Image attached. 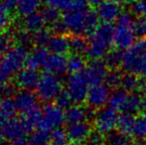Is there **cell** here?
Here are the masks:
<instances>
[{"instance_id":"6da1fadb","label":"cell","mask_w":146,"mask_h":145,"mask_svg":"<svg viewBox=\"0 0 146 145\" xmlns=\"http://www.w3.org/2000/svg\"><path fill=\"white\" fill-rule=\"evenodd\" d=\"M62 20L65 23L67 31L73 35H90L100 25V18L96 11L86 6L66 11Z\"/></svg>"},{"instance_id":"c3c4849f","label":"cell","mask_w":146,"mask_h":145,"mask_svg":"<svg viewBox=\"0 0 146 145\" xmlns=\"http://www.w3.org/2000/svg\"><path fill=\"white\" fill-rule=\"evenodd\" d=\"M12 75H13V73H10L9 70L0 62V85L9 83Z\"/></svg>"},{"instance_id":"e575fe53","label":"cell","mask_w":146,"mask_h":145,"mask_svg":"<svg viewBox=\"0 0 146 145\" xmlns=\"http://www.w3.org/2000/svg\"><path fill=\"white\" fill-rule=\"evenodd\" d=\"M69 136L67 130L61 127L55 128L50 132V143L51 145H68L69 144Z\"/></svg>"},{"instance_id":"7bdbcfd3","label":"cell","mask_w":146,"mask_h":145,"mask_svg":"<svg viewBox=\"0 0 146 145\" xmlns=\"http://www.w3.org/2000/svg\"><path fill=\"white\" fill-rule=\"evenodd\" d=\"M134 30L137 37L146 38V16H139L134 23Z\"/></svg>"},{"instance_id":"8fae6325","label":"cell","mask_w":146,"mask_h":145,"mask_svg":"<svg viewBox=\"0 0 146 145\" xmlns=\"http://www.w3.org/2000/svg\"><path fill=\"white\" fill-rule=\"evenodd\" d=\"M108 69L110 68L104 61L94 60L92 61V63L88 66H86V68L82 71V73L90 87V85L102 83L108 72Z\"/></svg>"},{"instance_id":"83f0119b","label":"cell","mask_w":146,"mask_h":145,"mask_svg":"<svg viewBox=\"0 0 146 145\" xmlns=\"http://www.w3.org/2000/svg\"><path fill=\"white\" fill-rule=\"evenodd\" d=\"M128 91H126L123 89H115L110 93V101H108V107L111 109L121 111L123 105H124L126 99L128 97Z\"/></svg>"},{"instance_id":"e0dca14e","label":"cell","mask_w":146,"mask_h":145,"mask_svg":"<svg viewBox=\"0 0 146 145\" xmlns=\"http://www.w3.org/2000/svg\"><path fill=\"white\" fill-rule=\"evenodd\" d=\"M44 68L48 72L61 75L68 71V59L64 55L52 53L49 55Z\"/></svg>"},{"instance_id":"d590c367","label":"cell","mask_w":146,"mask_h":145,"mask_svg":"<svg viewBox=\"0 0 146 145\" xmlns=\"http://www.w3.org/2000/svg\"><path fill=\"white\" fill-rule=\"evenodd\" d=\"M121 77H122V73L119 72L117 69H110L106 73L104 81L108 87L115 89L120 87Z\"/></svg>"},{"instance_id":"4dcf8cb0","label":"cell","mask_w":146,"mask_h":145,"mask_svg":"<svg viewBox=\"0 0 146 145\" xmlns=\"http://www.w3.org/2000/svg\"><path fill=\"white\" fill-rule=\"evenodd\" d=\"M88 41L83 35H73L70 38V51L73 54H86Z\"/></svg>"},{"instance_id":"277c9868","label":"cell","mask_w":146,"mask_h":145,"mask_svg":"<svg viewBox=\"0 0 146 145\" xmlns=\"http://www.w3.org/2000/svg\"><path fill=\"white\" fill-rule=\"evenodd\" d=\"M146 57V38H140L124 50L121 68L128 73L139 75L141 65Z\"/></svg>"},{"instance_id":"d6986e66","label":"cell","mask_w":146,"mask_h":145,"mask_svg":"<svg viewBox=\"0 0 146 145\" xmlns=\"http://www.w3.org/2000/svg\"><path fill=\"white\" fill-rule=\"evenodd\" d=\"M145 85H146L145 81L141 77H137L136 73H128V72L122 73L120 87L125 89L126 91H128V93L143 91Z\"/></svg>"},{"instance_id":"60d3db41","label":"cell","mask_w":146,"mask_h":145,"mask_svg":"<svg viewBox=\"0 0 146 145\" xmlns=\"http://www.w3.org/2000/svg\"><path fill=\"white\" fill-rule=\"evenodd\" d=\"M31 32L28 30H20L19 32H17L16 34V40L19 43V45L24 47H29L31 44L33 43V36L31 35Z\"/></svg>"},{"instance_id":"5bb4252c","label":"cell","mask_w":146,"mask_h":145,"mask_svg":"<svg viewBox=\"0 0 146 145\" xmlns=\"http://www.w3.org/2000/svg\"><path fill=\"white\" fill-rule=\"evenodd\" d=\"M92 132V125L88 121H80L69 123L67 133L70 140L74 142H84Z\"/></svg>"},{"instance_id":"30bf717a","label":"cell","mask_w":146,"mask_h":145,"mask_svg":"<svg viewBox=\"0 0 146 145\" xmlns=\"http://www.w3.org/2000/svg\"><path fill=\"white\" fill-rule=\"evenodd\" d=\"M110 97V87H108L104 83H100L90 87L86 103L88 107L98 110L104 109V105L108 103Z\"/></svg>"},{"instance_id":"ac0fdd59","label":"cell","mask_w":146,"mask_h":145,"mask_svg":"<svg viewBox=\"0 0 146 145\" xmlns=\"http://www.w3.org/2000/svg\"><path fill=\"white\" fill-rule=\"evenodd\" d=\"M146 109V101L144 97L140 95L138 91L129 93L121 111L128 113H140Z\"/></svg>"},{"instance_id":"b9f144b4","label":"cell","mask_w":146,"mask_h":145,"mask_svg":"<svg viewBox=\"0 0 146 145\" xmlns=\"http://www.w3.org/2000/svg\"><path fill=\"white\" fill-rule=\"evenodd\" d=\"M11 23L10 10L0 4V30H5L9 27Z\"/></svg>"},{"instance_id":"9f6ffc18","label":"cell","mask_w":146,"mask_h":145,"mask_svg":"<svg viewBox=\"0 0 146 145\" xmlns=\"http://www.w3.org/2000/svg\"><path fill=\"white\" fill-rule=\"evenodd\" d=\"M77 1L80 2L81 4H83V5H86L88 3V0H77Z\"/></svg>"},{"instance_id":"1f68e13d","label":"cell","mask_w":146,"mask_h":145,"mask_svg":"<svg viewBox=\"0 0 146 145\" xmlns=\"http://www.w3.org/2000/svg\"><path fill=\"white\" fill-rule=\"evenodd\" d=\"M123 58V52L120 49H112L104 57V62L110 69H118L121 67Z\"/></svg>"},{"instance_id":"f5cc1de1","label":"cell","mask_w":146,"mask_h":145,"mask_svg":"<svg viewBox=\"0 0 146 145\" xmlns=\"http://www.w3.org/2000/svg\"><path fill=\"white\" fill-rule=\"evenodd\" d=\"M139 75H140V77L146 81V57L144 58V60H143L142 65H141V69H140V72H139Z\"/></svg>"},{"instance_id":"f546056e","label":"cell","mask_w":146,"mask_h":145,"mask_svg":"<svg viewBox=\"0 0 146 145\" xmlns=\"http://www.w3.org/2000/svg\"><path fill=\"white\" fill-rule=\"evenodd\" d=\"M44 1L46 3V5L57 8L59 10H64L65 12L86 6L81 4L80 2H78L77 0H44Z\"/></svg>"},{"instance_id":"8d00e7d4","label":"cell","mask_w":146,"mask_h":145,"mask_svg":"<svg viewBox=\"0 0 146 145\" xmlns=\"http://www.w3.org/2000/svg\"><path fill=\"white\" fill-rule=\"evenodd\" d=\"M50 132L44 129H38L32 133L30 136V141L32 145H47L50 142Z\"/></svg>"},{"instance_id":"f907efd6","label":"cell","mask_w":146,"mask_h":145,"mask_svg":"<svg viewBox=\"0 0 146 145\" xmlns=\"http://www.w3.org/2000/svg\"><path fill=\"white\" fill-rule=\"evenodd\" d=\"M17 3H18V0H1V3L0 4L11 11L13 9H16Z\"/></svg>"},{"instance_id":"681fc988","label":"cell","mask_w":146,"mask_h":145,"mask_svg":"<svg viewBox=\"0 0 146 145\" xmlns=\"http://www.w3.org/2000/svg\"><path fill=\"white\" fill-rule=\"evenodd\" d=\"M52 28H53V31L56 34H64L65 32H68L63 20H59L56 23L52 24Z\"/></svg>"},{"instance_id":"5b68a950","label":"cell","mask_w":146,"mask_h":145,"mask_svg":"<svg viewBox=\"0 0 146 145\" xmlns=\"http://www.w3.org/2000/svg\"><path fill=\"white\" fill-rule=\"evenodd\" d=\"M63 83L57 75L46 71L43 73L36 87L37 97L44 103H51L62 93Z\"/></svg>"},{"instance_id":"bcb514c9","label":"cell","mask_w":146,"mask_h":145,"mask_svg":"<svg viewBox=\"0 0 146 145\" xmlns=\"http://www.w3.org/2000/svg\"><path fill=\"white\" fill-rule=\"evenodd\" d=\"M55 101H56V105H58L63 109H68L70 107H72V103H73L71 97H70V95H68L66 91H62Z\"/></svg>"},{"instance_id":"f35d334b","label":"cell","mask_w":146,"mask_h":145,"mask_svg":"<svg viewBox=\"0 0 146 145\" xmlns=\"http://www.w3.org/2000/svg\"><path fill=\"white\" fill-rule=\"evenodd\" d=\"M41 13H42L43 17H44L45 22L48 24H51V25L60 20V10L57 9V8L47 5V7L43 8Z\"/></svg>"},{"instance_id":"6f0895ef","label":"cell","mask_w":146,"mask_h":145,"mask_svg":"<svg viewBox=\"0 0 146 145\" xmlns=\"http://www.w3.org/2000/svg\"><path fill=\"white\" fill-rule=\"evenodd\" d=\"M143 97H144V99H145V101H146V85L144 87V89H143Z\"/></svg>"},{"instance_id":"ffe728a7","label":"cell","mask_w":146,"mask_h":145,"mask_svg":"<svg viewBox=\"0 0 146 145\" xmlns=\"http://www.w3.org/2000/svg\"><path fill=\"white\" fill-rule=\"evenodd\" d=\"M49 55V51L46 50L44 47H37L28 55L26 66L32 70H37L41 67H44Z\"/></svg>"},{"instance_id":"3957f363","label":"cell","mask_w":146,"mask_h":145,"mask_svg":"<svg viewBox=\"0 0 146 145\" xmlns=\"http://www.w3.org/2000/svg\"><path fill=\"white\" fill-rule=\"evenodd\" d=\"M116 26H114L113 46L120 50H126L136 41V33L134 30L135 20L131 12H121L120 16L116 20Z\"/></svg>"},{"instance_id":"44dd1931","label":"cell","mask_w":146,"mask_h":145,"mask_svg":"<svg viewBox=\"0 0 146 145\" xmlns=\"http://www.w3.org/2000/svg\"><path fill=\"white\" fill-rule=\"evenodd\" d=\"M41 118H42V109L39 107H37L35 109L29 110V111L22 113L20 120H21L23 126L25 127L26 131L31 132L36 127H38L39 123L41 121Z\"/></svg>"},{"instance_id":"11a10c76","label":"cell","mask_w":146,"mask_h":145,"mask_svg":"<svg viewBox=\"0 0 146 145\" xmlns=\"http://www.w3.org/2000/svg\"><path fill=\"white\" fill-rule=\"evenodd\" d=\"M68 145H87V144H84L83 142H74V141H72V143H69Z\"/></svg>"},{"instance_id":"680465c9","label":"cell","mask_w":146,"mask_h":145,"mask_svg":"<svg viewBox=\"0 0 146 145\" xmlns=\"http://www.w3.org/2000/svg\"><path fill=\"white\" fill-rule=\"evenodd\" d=\"M2 138V134H1V128H0V140H1Z\"/></svg>"},{"instance_id":"ab89813d","label":"cell","mask_w":146,"mask_h":145,"mask_svg":"<svg viewBox=\"0 0 146 145\" xmlns=\"http://www.w3.org/2000/svg\"><path fill=\"white\" fill-rule=\"evenodd\" d=\"M14 43V36L10 32L0 33V54H5L12 48Z\"/></svg>"},{"instance_id":"8992f818","label":"cell","mask_w":146,"mask_h":145,"mask_svg":"<svg viewBox=\"0 0 146 145\" xmlns=\"http://www.w3.org/2000/svg\"><path fill=\"white\" fill-rule=\"evenodd\" d=\"M90 85L82 72L71 73L66 79V91L75 105H82L87 101Z\"/></svg>"},{"instance_id":"cb8c5ba5","label":"cell","mask_w":146,"mask_h":145,"mask_svg":"<svg viewBox=\"0 0 146 145\" xmlns=\"http://www.w3.org/2000/svg\"><path fill=\"white\" fill-rule=\"evenodd\" d=\"M88 109H84L81 105H73L66 109V122L75 123L80 121H88Z\"/></svg>"},{"instance_id":"f1b7e54d","label":"cell","mask_w":146,"mask_h":145,"mask_svg":"<svg viewBox=\"0 0 146 145\" xmlns=\"http://www.w3.org/2000/svg\"><path fill=\"white\" fill-rule=\"evenodd\" d=\"M40 5L41 0H18L16 9L20 15L25 17V16L37 12Z\"/></svg>"},{"instance_id":"9a60e30c","label":"cell","mask_w":146,"mask_h":145,"mask_svg":"<svg viewBox=\"0 0 146 145\" xmlns=\"http://www.w3.org/2000/svg\"><path fill=\"white\" fill-rule=\"evenodd\" d=\"M14 101H15L17 110L21 113H24V112L29 111V110L39 107L38 97L32 93V91H28V89H22V91H18L15 95Z\"/></svg>"},{"instance_id":"2e32d148","label":"cell","mask_w":146,"mask_h":145,"mask_svg":"<svg viewBox=\"0 0 146 145\" xmlns=\"http://www.w3.org/2000/svg\"><path fill=\"white\" fill-rule=\"evenodd\" d=\"M40 77L41 75L38 72H36V70H32L29 68L24 69L19 71L16 75V85L22 89L32 91L37 87Z\"/></svg>"},{"instance_id":"603a6c76","label":"cell","mask_w":146,"mask_h":145,"mask_svg":"<svg viewBox=\"0 0 146 145\" xmlns=\"http://www.w3.org/2000/svg\"><path fill=\"white\" fill-rule=\"evenodd\" d=\"M135 123V116L132 113L122 112L118 115L116 123V130L125 135L131 136Z\"/></svg>"},{"instance_id":"484cf974","label":"cell","mask_w":146,"mask_h":145,"mask_svg":"<svg viewBox=\"0 0 146 145\" xmlns=\"http://www.w3.org/2000/svg\"><path fill=\"white\" fill-rule=\"evenodd\" d=\"M45 23L46 22H45V19L41 12L40 13L39 12H35V13H32L30 15L25 16L23 20L24 28L26 30H28V31L33 32V33L44 28Z\"/></svg>"},{"instance_id":"ee69618b","label":"cell","mask_w":146,"mask_h":145,"mask_svg":"<svg viewBox=\"0 0 146 145\" xmlns=\"http://www.w3.org/2000/svg\"><path fill=\"white\" fill-rule=\"evenodd\" d=\"M16 93H17L16 85H14L13 83H6L0 85V99L11 97L12 95H15Z\"/></svg>"},{"instance_id":"4fadbf2b","label":"cell","mask_w":146,"mask_h":145,"mask_svg":"<svg viewBox=\"0 0 146 145\" xmlns=\"http://www.w3.org/2000/svg\"><path fill=\"white\" fill-rule=\"evenodd\" d=\"M96 13L100 21L112 23L116 21L121 14V4L114 0H106L98 6Z\"/></svg>"},{"instance_id":"4316f807","label":"cell","mask_w":146,"mask_h":145,"mask_svg":"<svg viewBox=\"0 0 146 145\" xmlns=\"http://www.w3.org/2000/svg\"><path fill=\"white\" fill-rule=\"evenodd\" d=\"M17 111L15 101L11 97L0 99V120H7L14 118Z\"/></svg>"},{"instance_id":"52a82bcc","label":"cell","mask_w":146,"mask_h":145,"mask_svg":"<svg viewBox=\"0 0 146 145\" xmlns=\"http://www.w3.org/2000/svg\"><path fill=\"white\" fill-rule=\"evenodd\" d=\"M66 122V111L56 103H48L42 109V118L38 128L52 131Z\"/></svg>"},{"instance_id":"db71d44e","label":"cell","mask_w":146,"mask_h":145,"mask_svg":"<svg viewBox=\"0 0 146 145\" xmlns=\"http://www.w3.org/2000/svg\"><path fill=\"white\" fill-rule=\"evenodd\" d=\"M104 1H106V0H88V3L90 4V5L94 6V7H98V6H100Z\"/></svg>"},{"instance_id":"94428289","label":"cell","mask_w":146,"mask_h":145,"mask_svg":"<svg viewBox=\"0 0 146 145\" xmlns=\"http://www.w3.org/2000/svg\"><path fill=\"white\" fill-rule=\"evenodd\" d=\"M145 16H146V11H145Z\"/></svg>"},{"instance_id":"d6a6232c","label":"cell","mask_w":146,"mask_h":145,"mask_svg":"<svg viewBox=\"0 0 146 145\" xmlns=\"http://www.w3.org/2000/svg\"><path fill=\"white\" fill-rule=\"evenodd\" d=\"M104 145H131L130 136L112 131L104 136Z\"/></svg>"},{"instance_id":"f6af8a7d","label":"cell","mask_w":146,"mask_h":145,"mask_svg":"<svg viewBox=\"0 0 146 145\" xmlns=\"http://www.w3.org/2000/svg\"><path fill=\"white\" fill-rule=\"evenodd\" d=\"M130 12L133 15L144 16L146 11V0H137L130 6Z\"/></svg>"},{"instance_id":"74e56055","label":"cell","mask_w":146,"mask_h":145,"mask_svg":"<svg viewBox=\"0 0 146 145\" xmlns=\"http://www.w3.org/2000/svg\"><path fill=\"white\" fill-rule=\"evenodd\" d=\"M33 43L36 45L37 47H45L48 46V43L51 39L50 32L45 28L38 30V31L33 33Z\"/></svg>"},{"instance_id":"836d02e7","label":"cell","mask_w":146,"mask_h":145,"mask_svg":"<svg viewBox=\"0 0 146 145\" xmlns=\"http://www.w3.org/2000/svg\"><path fill=\"white\" fill-rule=\"evenodd\" d=\"M86 68V60L82 55L73 54L68 59V72L71 73H80Z\"/></svg>"},{"instance_id":"9c48e42d","label":"cell","mask_w":146,"mask_h":145,"mask_svg":"<svg viewBox=\"0 0 146 145\" xmlns=\"http://www.w3.org/2000/svg\"><path fill=\"white\" fill-rule=\"evenodd\" d=\"M28 55L29 54H28L27 48L19 45V46L12 47L8 52H6L0 62L9 70L10 73L14 75L21 71L22 67L26 65Z\"/></svg>"},{"instance_id":"7a4b0ae2","label":"cell","mask_w":146,"mask_h":145,"mask_svg":"<svg viewBox=\"0 0 146 145\" xmlns=\"http://www.w3.org/2000/svg\"><path fill=\"white\" fill-rule=\"evenodd\" d=\"M114 26L111 23L102 22L98 27L88 35V45L86 55L92 61L102 60L110 50L113 38Z\"/></svg>"},{"instance_id":"91938a15","label":"cell","mask_w":146,"mask_h":145,"mask_svg":"<svg viewBox=\"0 0 146 145\" xmlns=\"http://www.w3.org/2000/svg\"><path fill=\"white\" fill-rule=\"evenodd\" d=\"M132 145H141V144H132Z\"/></svg>"},{"instance_id":"7dc6e473","label":"cell","mask_w":146,"mask_h":145,"mask_svg":"<svg viewBox=\"0 0 146 145\" xmlns=\"http://www.w3.org/2000/svg\"><path fill=\"white\" fill-rule=\"evenodd\" d=\"M86 142L87 145H104V136L94 130V132L92 131L90 133Z\"/></svg>"},{"instance_id":"ba28073f","label":"cell","mask_w":146,"mask_h":145,"mask_svg":"<svg viewBox=\"0 0 146 145\" xmlns=\"http://www.w3.org/2000/svg\"><path fill=\"white\" fill-rule=\"evenodd\" d=\"M117 118H118L117 110L110 107H104L96 111V116L92 120L94 121L92 126L96 131L106 136L110 132L114 131V128H116Z\"/></svg>"},{"instance_id":"7c38bea8","label":"cell","mask_w":146,"mask_h":145,"mask_svg":"<svg viewBox=\"0 0 146 145\" xmlns=\"http://www.w3.org/2000/svg\"><path fill=\"white\" fill-rule=\"evenodd\" d=\"M0 128H1L2 138L10 142L25 137L26 133H28L22 124L21 120L16 118L0 120Z\"/></svg>"},{"instance_id":"d4e9b609","label":"cell","mask_w":146,"mask_h":145,"mask_svg":"<svg viewBox=\"0 0 146 145\" xmlns=\"http://www.w3.org/2000/svg\"><path fill=\"white\" fill-rule=\"evenodd\" d=\"M139 142H146V111L140 112L135 117V123L131 134Z\"/></svg>"},{"instance_id":"7402d4cb","label":"cell","mask_w":146,"mask_h":145,"mask_svg":"<svg viewBox=\"0 0 146 145\" xmlns=\"http://www.w3.org/2000/svg\"><path fill=\"white\" fill-rule=\"evenodd\" d=\"M48 50L54 54L65 55L70 51V38L64 34H55L49 41Z\"/></svg>"},{"instance_id":"816d5d0a","label":"cell","mask_w":146,"mask_h":145,"mask_svg":"<svg viewBox=\"0 0 146 145\" xmlns=\"http://www.w3.org/2000/svg\"><path fill=\"white\" fill-rule=\"evenodd\" d=\"M11 145H32V143H31L30 139H27L26 137H22L17 140L12 141Z\"/></svg>"}]
</instances>
